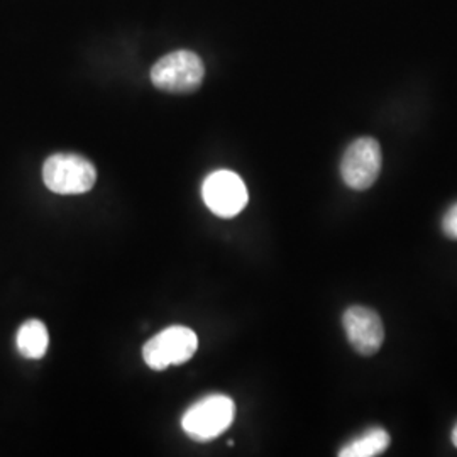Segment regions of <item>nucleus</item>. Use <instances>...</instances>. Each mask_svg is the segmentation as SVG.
<instances>
[{
  "label": "nucleus",
  "instance_id": "6",
  "mask_svg": "<svg viewBox=\"0 0 457 457\" xmlns=\"http://www.w3.org/2000/svg\"><path fill=\"white\" fill-rule=\"evenodd\" d=\"M202 196L209 211L222 219L243 212L249 198L243 179L228 170H219L209 175L204 181Z\"/></svg>",
  "mask_w": 457,
  "mask_h": 457
},
{
  "label": "nucleus",
  "instance_id": "5",
  "mask_svg": "<svg viewBox=\"0 0 457 457\" xmlns=\"http://www.w3.org/2000/svg\"><path fill=\"white\" fill-rule=\"evenodd\" d=\"M381 147L373 137H360L345 149L341 162L343 180L353 190H368L381 171Z\"/></svg>",
  "mask_w": 457,
  "mask_h": 457
},
{
  "label": "nucleus",
  "instance_id": "11",
  "mask_svg": "<svg viewBox=\"0 0 457 457\" xmlns=\"http://www.w3.org/2000/svg\"><path fill=\"white\" fill-rule=\"evenodd\" d=\"M453 444L457 447V422L454 425V428H453Z\"/></svg>",
  "mask_w": 457,
  "mask_h": 457
},
{
  "label": "nucleus",
  "instance_id": "8",
  "mask_svg": "<svg viewBox=\"0 0 457 457\" xmlns=\"http://www.w3.org/2000/svg\"><path fill=\"white\" fill-rule=\"evenodd\" d=\"M17 351L28 360H41L49 347V334L41 320H28L19 327L16 336Z\"/></svg>",
  "mask_w": 457,
  "mask_h": 457
},
{
  "label": "nucleus",
  "instance_id": "1",
  "mask_svg": "<svg viewBox=\"0 0 457 457\" xmlns=\"http://www.w3.org/2000/svg\"><path fill=\"white\" fill-rule=\"evenodd\" d=\"M236 405L226 395H209L198 400L181 417L183 432L198 442L212 441L234 422Z\"/></svg>",
  "mask_w": 457,
  "mask_h": 457
},
{
  "label": "nucleus",
  "instance_id": "4",
  "mask_svg": "<svg viewBox=\"0 0 457 457\" xmlns=\"http://www.w3.org/2000/svg\"><path fill=\"white\" fill-rule=\"evenodd\" d=\"M204 75V63L192 51L170 53L151 70V80L154 87L173 94L194 92L200 87Z\"/></svg>",
  "mask_w": 457,
  "mask_h": 457
},
{
  "label": "nucleus",
  "instance_id": "2",
  "mask_svg": "<svg viewBox=\"0 0 457 457\" xmlns=\"http://www.w3.org/2000/svg\"><path fill=\"white\" fill-rule=\"evenodd\" d=\"M97 180L96 166L80 154L56 153L43 166V181L51 192L60 195H80L94 188Z\"/></svg>",
  "mask_w": 457,
  "mask_h": 457
},
{
  "label": "nucleus",
  "instance_id": "7",
  "mask_svg": "<svg viewBox=\"0 0 457 457\" xmlns=\"http://www.w3.org/2000/svg\"><path fill=\"white\" fill-rule=\"evenodd\" d=\"M344 330L349 344L361 356L376 354L385 341V327L375 311L368 307H351L344 312Z\"/></svg>",
  "mask_w": 457,
  "mask_h": 457
},
{
  "label": "nucleus",
  "instance_id": "10",
  "mask_svg": "<svg viewBox=\"0 0 457 457\" xmlns=\"http://www.w3.org/2000/svg\"><path fill=\"white\" fill-rule=\"evenodd\" d=\"M442 230L447 237L457 241V204H454L442 219Z\"/></svg>",
  "mask_w": 457,
  "mask_h": 457
},
{
  "label": "nucleus",
  "instance_id": "9",
  "mask_svg": "<svg viewBox=\"0 0 457 457\" xmlns=\"http://www.w3.org/2000/svg\"><path fill=\"white\" fill-rule=\"evenodd\" d=\"M390 434L381 428L373 427L364 434L358 436L354 441L344 445L339 453L341 457H375L381 456L390 447Z\"/></svg>",
  "mask_w": 457,
  "mask_h": 457
},
{
  "label": "nucleus",
  "instance_id": "3",
  "mask_svg": "<svg viewBox=\"0 0 457 457\" xmlns=\"http://www.w3.org/2000/svg\"><path fill=\"white\" fill-rule=\"evenodd\" d=\"M198 337L188 327H166L151 337L143 347L145 362L154 371H163L170 366H179L195 354Z\"/></svg>",
  "mask_w": 457,
  "mask_h": 457
}]
</instances>
